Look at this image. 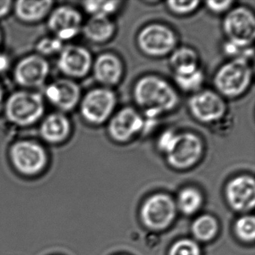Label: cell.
<instances>
[{"mask_svg":"<svg viewBox=\"0 0 255 255\" xmlns=\"http://www.w3.org/2000/svg\"><path fill=\"white\" fill-rule=\"evenodd\" d=\"M132 93L137 110L146 119H160L175 110L180 104L175 86L155 74H147L138 79Z\"/></svg>","mask_w":255,"mask_h":255,"instance_id":"obj_1","label":"cell"},{"mask_svg":"<svg viewBox=\"0 0 255 255\" xmlns=\"http://www.w3.org/2000/svg\"><path fill=\"white\" fill-rule=\"evenodd\" d=\"M252 62L251 59L238 58L229 59L221 65L213 76L214 90L225 99L243 96L253 81Z\"/></svg>","mask_w":255,"mask_h":255,"instance_id":"obj_2","label":"cell"},{"mask_svg":"<svg viewBox=\"0 0 255 255\" xmlns=\"http://www.w3.org/2000/svg\"><path fill=\"white\" fill-rule=\"evenodd\" d=\"M44 98L32 90L17 91L5 99L3 113L14 126L27 128L39 122L45 113Z\"/></svg>","mask_w":255,"mask_h":255,"instance_id":"obj_3","label":"cell"},{"mask_svg":"<svg viewBox=\"0 0 255 255\" xmlns=\"http://www.w3.org/2000/svg\"><path fill=\"white\" fill-rule=\"evenodd\" d=\"M10 163L17 174L25 177L41 175L49 165V154L43 144L35 140L14 141L8 150Z\"/></svg>","mask_w":255,"mask_h":255,"instance_id":"obj_4","label":"cell"},{"mask_svg":"<svg viewBox=\"0 0 255 255\" xmlns=\"http://www.w3.org/2000/svg\"><path fill=\"white\" fill-rule=\"evenodd\" d=\"M118 96L113 89L97 87L86 92L80 101V113L83 120L94 127L105 125L116 111Z\"/></svg>","mask_w":255,"mask_h":255,"instance_id":"obj_5","label":"cell"},{"mask_svg":"<svg viewBox=\"0 0 255 255\" xmlns=\"http://www.w3.org/2000/svg\"><path fill=\"white\" fill-rule=\"evenodd\" d=\"M136 44L140 51L150 58L169 56L178 46L174 29L162 23H151L138 32Z\"/></svg>","mask_w":255,"mask_h":255,"instance_id":"obj_6","label":"cell"},{"mask_svg":"<svg viewBox=\"0 0 255 255\" xmlns=\"http://www.w3.org/2000/svg\"><path fill=\"white\" fill-rule=\"evenodd\" d=\"M188 110L196 122L205 125H217L228 115V104L223 97L212 89H201L190 95Z\"/></svg>","mask_w":255,"mask_h":255,"instance_id":"obj_7","label":"cell"},{"mask_svg":"<svg viewBox=\"0 0 255 255\" xmlns=\"http://www.w3.org/2000/svg\"><path fill=\"white\" fill-rule=\"evenodd\" d=\"M226 41L242 48L252 47L255 38V16L248 7L234 6L222 20Z\"/></svg>","mask_w":255,"mask_h":255,"instance_id":"obj_8","label":"cell"},{"mask_svg":"<svg viewBox=\"0 0 255 255\" xmlns=\"http://www.w3.org/2000/svg\"><path fill=\"white\" fill-rule=\"evenodd\" d=\"M204 143L192 131L177 132L172 147L165 155L167 163L174 169L186 170L195 166L202 158Z\"/></svg>","mask_w":255,"mask_h":255,"instance_id":"obj_9","label":"cell"},{"mask_svg":"<svg viewBox=\"0 0 255 255\" xmlns=\"http://www.w3.org/2000/svg\"><path fill=\"white\" fill-rule=\"evenodd\" d=\"M144 123V116L136 108L122 107L107 122V134L117 144H128L142 133Z\"/></svg>","mask_w":255,"mask_h":255,"instance_id":"obj_10","label":"cell"},{"mask_svg":"<svg viewBox=\"0 0 255 255\" xmlns=\"http://www.w3.org/2000/svg\"><path fill=\"white\" fill-rule=\"evenodd\" d=\"M177 210L176 203L169 195L155 194L146 200L141 207V221L152 231H163L174 222Z\"/></svg>","mask_w":255,"mask_h":255,"instance_id":"obj_11","label":"cell"},{"mask_svg":"<svg viewBox=\"0 0 255 255\" xmlns=\"http://www.w3.org/2000/svg\"><path fill=\"white\" fill-rule=\"evenodd\" d=\"M50 74V65L46 58L37 54L22 58L14 66L13 78L26 90L38 89L45 84Z\"/></svg>","mask_w":255,"mask_h":255,"instance_id":"obj_12","label":"cell"},{"mask_svg":"<svg viewBox=\"0 0 255 255\" xmlns=\"http://www.w3.org/2000/svg\"><path fill=\"white\" fill-rule=\"evenodd\" d=\"M83 20L81 13L75 7L68 5L53 8L47 17V27L58 39L71 41L82 32Z\"/></svg>","mask_w":255,"mask_h":255,"instance_id":"obj_13","label":"cell"},{"mask_svg":"<svg viewBox=\"0 0 255 255\" xmlns=\"http://www.w3.org/2000/svg\"><path fill=\"white\" fill-rule=\"evenodd\" d=\"M94 58L89 49L78 44L64 46L58 55L57 67L66 78L83 79L92 71Z\"/></svg>","mask_w":255,"mask_h":255,"instance_id":"obj_14","label":"cell"},{"mask_svg":"<svg viewBox=\"0 0 255 255\" xmlns=\"http://www.w3.org/2000/svg\"><path fill=\"white\" fill-rule=\"evenodd\" d=\"M81 88L74 80L58 79L46 86L44 98L61 113L71 112L80 105Z\"/></svg>","mask_w":255,"mask_h":255,"instance_id":"obj_15","label":"cell"},{"mask_svg":"<svg viewBox=\"0 0 255 255\" xmlns=\"http://www.w3.org/2000/svg\"><path fill=\"white\" fill-rule=\"evenodd\" d=\"M94 78L102 87L113 89L122 82L125 65L116 53L106 52L94 59L92 68Z\"/></svg>","mask_w":255,"mask_h":255,"instance_id":"obj_16","label":"cell"},{"mask_svg":"<svg viewBox=\"0 0 255 255\" xmlns=\"http://www.w3.org/2000/svg\"><path fill=\"white\" fill-rule=\"evenodd\" d=\"M227 201L234 210L247 212L255 204V183L253 177L243 174L234 177L227 185Z\"/></svg>","mask_w":255,"mask_h":255,"instance_id":"obj_17","label":"cell"},{"mask_svg":"<svg viewBox=\"0 0 255 255\" xmlns=\"http://www.w3.org/2000/svg\"><path fill=\"white\" fill-rule=\"evenodd\" d=\"M39 135L44 142L58 145L66 141L71 136L72 125L65 113H50L41 119Z\"/></svg>","mask_w":255,"mask_h":255,"instance_id":"obj_18","label":"cell"},{"mask_svg":"<svg viewBox=\"0 0 255 255\" xmlns=\"http://www.w3.org/2000/svg\"><path fill=\"white\" fill-rule=\"evenodd\" d=\"M116 24L112 17L91 16L83 23L82 32L93 44H102L110 41L116 32Z\"/></svg>","mask_w":255,"mask_h":255,"instance_id":"obj_19","label":"cell"},{"mask_svg":"<svg viewBox=\"0 0 255 255\" xmlns=\"http://www.w3.org/2000/svg\"><path fill=\"white\" fill-rule=\"evenodd\" d=\"M53 5L54 2L50 0H19L14 2L13 10L19 20L28 24H33L47 18L53 10Z\"/></svg>","mask_w":255,"mask_h":255,"instance_id":"obj_20","label":"cell"},{"mask_svg":"<svg viewBox=\"0 0 255 255\" xmlns=\"http://www.w3.org/2000/svg\"><path fill=\"white\" fill-rule=\"evenodd\" d=\"M169 65L174 75H185L201 68L200 56L193 47H177L169 55Z\"/></svg>","mask_w":255,"mask_h":255,"instance_id":"obj_21","label":"cell"},{"mask_svg":"<svg viewBox=\"0 0 255 255\" xmlns=\"http://www.w3.org/2000/svg\"><path fill=\"white\" fill-rule=\"evenodd\" d=\"M192 234L196 240L207 242L213 240L219 231L217 220L210 215H202L194 221Z\"/></svg>","mask_w":255,"mask_h":255,"instance_id":"obj_22","label":"cell"},{"mask_svg":"<svg viewBox=\"0 0 255 255\" xmlns=\"http://www.w3.org/2000/svg\"><path fill=\"white\" fill-rule=\"evenodd\" d=\"M202 201V195L199 190L193 187H186L179 193L176 206L184 214L192 215L201 208Z\"/></svg>","mask_w":255,"mask_h":255,"instance_id":"obj_23","label":"cell"},{"mask_svg":"<svg viewBox=\"0 0 255 255\" xmlns=\"http://www.w3.org/2000/svg\"><path fill=\"white\" fill-rule=\"evenodd\" d=\"M204 81L205 76L201 68L185 75H174V86L176 89L191 95L203 89Z\"/></svg>","mask_w":255,"mask_h":255,"instance_id":"obj_24","label":"cell"},{"mask_svg":"<svg viewBox=\"0 0 255 255\" xmlns=\"http://www.w3.org/2000/svg\"><path fill=\"white\" fill-rule=\"evenodd\" d=\"M122 1H85L83 9L91 16L112 17L122 8Z\"/></svg>","mask_w":255,"mask_h":255,"instance_id":"obj_25","label":"cell"},{"mask_svg":"<svg viewBox=\"0 0 255 255\" xmlns=\"http://www.w3.org/2000/svg\"><path fill=\"white\" fill-rule=\"evenodd\" d=\"M234 231L237 237L243 242H253L255 237V217L246 215L239 218L234 225Z\"/></svg>","mask_w":255,"mask_h":255,"instance_id":"obj_26","label":"cell"},{"mask_svg":"<svg viewBox=\"0 0 255 255\" xmlns=\"http://www.w3.org/2000/svg\"><path fill=\"white\" fill-rule=\"evenodd\" d=\"M64 47V42L55 36L44 37L37 42L35 50L37 54L46 58L59 55Z\"/></svg>","mask_w":255,"mask_h":255,"instance_id":"obj_27","label":"cell"},{"mask_svg":"<svg viewBox=\"0 0 255 255\" xmlns=\"http://www.w3.org/2000/svg\"><path fill=\"white\" fill-rule=\"evenodd\" d=\"M201 2L197 0L193 1H176L171 0L166 2V8L171 14L177 16H188L193 14L199 8Z\"/></svg>","mask_w":255,"mask_h":255,"instance_id":"obj_28","label":"cell"},{"mask_svg":"<svg viewBox=\"0 0 255 255\" xmlns=\"http://www.w3.org/2000/svg\"><path fill=\"white\" fill-rule=\"evenodd\" d=\"M168 255H201V252L196 242L189 239H182L173 244Z\"/></svg>","mask_w":255,"mask_h":255,"instance_id":"obj_29","label":"cell"},{"mask_svg":"<svg viewBox=\"0 0 255 255\" xmlns=\"http://www.w3.org/2000/svg\"><path fill=\"white\" fill-rule=\"evenodd\" d=\"M177 132L171 128L164 129L158 135L156 139V149L160 153L166 154L174 144Z\"/></svg>","mask_w":255,"mask_h":255,"instance_id":"obj_30","label":"cell"},{"mask_svg":"<svg viewBox=\"0 0 255 255\" xmlns=\"http://www.w3.org/2000/svg\"><path fill=\"white\" fill-rule=\"evenodd\" d=\"M235 2L231 0L223 1H207L205 2V6L210 12L215 15H225L233 7Z\"/></svg>","mask_w":255,"mask_h":255,"instance_id":"obj_31","label":"cell"},{"mask_svg":"<svg viewBox=\"0 0 255 255\" xmlns=\"http://www.w3.org/2000/svg\"><path fill=\"white\" fill-rule=\"evenodd\" d=\"M14 2L11 0H0V19L5 18L13 10Z\"/></svg>","mask_w":255,"mask_h":255,"instance_id":"obj_32","label":"cell"},{"mask_svg":"<svg viewBox=\"0 0 255 255\" xmlns=\"http://www.w3.org/2000/svg\"><path fill=\"white\" fill-rule=\"evenodd\" d=\"M9 66V59L8 56L0 50V73L4 72Z\"/></svg>","mask_w":255,"mask_h":255,"instance_id":"obj_33","label":"cell"},{"mask_svg":"<svg viewBox=\"0 0 255 255\" xmlns=\"http://www.w3.org/2000/svg\"><path fill=\"white\" fill-rule=\"evenodd\" d=\"M5 93L3 86L0 83V113L3 111L4 104L5 101Z\"/></svg>","mask_w":255,"mask_h":255,"instance_id":"obj_34","label":"cell"},{"mask_svg":"<svg viewBox=\"0 0 255 255\" xmlns=\"http://www.w3.org/2000/svg\"><path fill=\"white\" fill-rule=\"evenodd\" d=\"M2 42H3V35H2V30L0 29V50H1Z\"/></svg>","mask_w":255,"mask_h":255,"instance_id":"obj_35","label":"cell"}]
</instances>
